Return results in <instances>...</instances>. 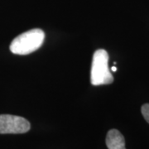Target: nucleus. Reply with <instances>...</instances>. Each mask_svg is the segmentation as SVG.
I'll list each match as a JSON object with an SVG mask.
<instances>
[{"label": "nucleus", "instance_id": "3", "mask_svg": "<svg viewBox=\"0 0 149 149\" xmlns=\"http://www.w3.org/2000/svg\"><path fill=\"white\" fill-rule=\"evenodd\" d=\"M30 128L31 124L25 118L11 114H0V134L25 133Z\"/></svg>", "mask_w": 149, "mask_h": 149}, {"label": "nucleus", "instance_id": "5", "mask_svg": "<svg viewBox=\"0 0 149 149\" xmlns=\"http://www.w3.org/2000/svg\"><path fill=\"white\" fill-rule=\"evenodd\" d=\"M141 112L145 120L149 123V104H144L141 107Z\"/></svg>", "mask_w": 149, "mask_h": 149}, {"label": "nucleus", "instance_id": "4", "mask_svg": "<svg viewBox=\"0 0 149 149\" xmlns=\"http://www.w3.org/2000/svg\"><path fill=\"white\" fill-rule=\"evenodd\" d=\"M105 143L108 149H126L124 137L117 129H110L107 133Z\"/></svg>", "mask_w": 149, "mask_h": 149}, {"label": "nucleus", "instance_id": "2", "mask_svg": "<svg viewBox=\"0 0 149 149\" xmlns=\"http://www.w3.org/2000/svg\"><path fill=\"white\" fill-rule=\"evenodd\" d=\"M91 81L93 85H109L113 81L109 67V55L104 49L97 50L93 55Z\"/></svg>", "mask_w": 149, "mask_h": 149}, {"label": "nucleus", "instance_id": "1", "mask_svg": "<svg viewBox=\"0 0 149 149\" xmlns=\"http://www.w3.org/2000/svg\"><path fill=\"white\" fill-rule=\"evenodd\" d=\"M44 39L45 33L39 28L23 32L11 42V52L16 55H28L39 49L43 44Z\"/></svg>", "mask_w": 149, "mask_h": 149}, {"label": "nucleus", "instance_id": "6", "mask_svg": "<svg viewBox=\"0 0 149 149\" xmlns=\"http://www.w3.org/2000/svg\"><path fill=\"white\" fill-rule=\"evenodd\" d=\"M111 70H113V71H116V70H117V68H116L115 66H113Z\"/></svg>", "mask_w": 149, "mask_h": 149}]
</instances>
